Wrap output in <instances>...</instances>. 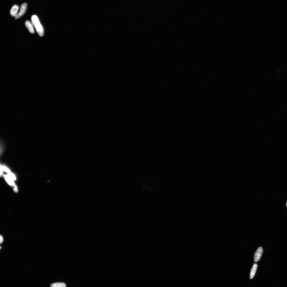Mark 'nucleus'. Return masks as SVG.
Listing matches in <instances>:
<instances>
[{
	"mask_svg": "<svg viewBox=\"0 0 287 287\" xmlns=\"http://www.w3.org/2000/svg\"><path fill=\"white\" fill-rule=\"evenodd\" d=\"M2 168L3 170H4L6 172H7L9 175V176L13 180H15L16 179V178L14 175L12 173L11 171L9 170L7 167H6L5 166H2Z\"/></svg>",
	"mask_w": 287,
	"mask_h": 287,
	"instance_id": "obj_8",
	"label": "nucleus"
},
{
	"mask_svg": "<svg viewBox=\"0 0 287 287\" xmlns=\"http://www.w3.org/2000/svg\"><path fill=\"white\" fill-rule=\"evenodd\" d=\"M66 285L65 283H57L52 284L51 285V287H65Z\"/></svg>",
	"mask_w": 287,
	"mask_h": 287,
	"instance_id": "obj_10",
	"label": "nucleus"
},
{
	"mask_svg": "<svg viewBox=\"0 0 287 287\" xmlns=\"http://www.w3.org/2000/svg\"><path fill=\"white\" fill-rule=\"evenodd\" d=\"M31 21L32 24L34 26L36 24L40 22L38 16L35 15H33L32 16Z\"/></svg>",
	"mask_w": 287,
	"mask_h": 287,
	"instance_id": "obj_9",
	"label": "nucleus"
},
{
	"mask_svg": "<svg viewBox=\"0 0 287 287\" xmlns=\"http://www.w3.org/2000/svg\"><path fill=\"white\" fill-rule=\"evenodd\" d=\"M27 4L24 3L21 6L20 11L18 14L15 16V19H17L23 15L25 13L27 7Z\"/></svg>",
	"mask_w": 287,
	"mask_h": 287,
	"instance_id": "obj_3",
	"label": "nucleus"
},
{
	"mask_svg": "<svg viewBox=\"0 0 287 287\" xmlns=\"http://www.w3.org/2000/svg\"><path fill=\"white\" fill-rule=\"evenodd\" d=\"M1 166V168H0V169H1V175L2 174V167L1 166Z\"/></svg>",
	"mask_w": 287,
	"mask_h": 287,
	"instance_id": "obj_12",
	"label": "nucleus"
},
{
	"mask_svg": "<svg viewBox=\"0 0 287 287\" xmlns=\"http://www.w3.org/2000/svg\"><path fill=\"white\" fill-rule=\"evenodd\" d=\"M19 7L18 6L15 5L13 6L10 11V14L13 16H15L17 15Z\"/></svg>",
	"mask_w": 287,
	"mask_h": 287,
	"instance_id": "obj_5",
	"label": "nucleus"
},
{
	"mask_svg": "<svg viewBox=\"0 0 287 287\" xmlns=\"http://www.w3.org/2000/svg\"><path fill=\"white\" fill-rule=\"evenodd\" d=\"M258 267V265L256 264L255 263L254 264L252 268L251 271L250 278V279H252L254 278V276H255Z\"/></svg>",
	"mask_w": 287,
	"mask_h": 287,
	"instance_id": "obj_7",
	"label": "nucleus"
},
{
	"mask_svg": "<svg viewBox=\"0 0 287 287\" xmlns=\"http://www.w3.org/2000/svg\"><path fill=\"white\" fill-rule=\"evenodd\" d=\"M25 25L27 28L30 32L33 34L34 32V29L32 24L29 21H26L25 22Z\"/></svg>",
	"mask_w": 287,
	"mask_h": 287,
	"instance_id": "obj_6",
	"label": "nucleus"
},
{
	"mask_svg": "<svg viewBox=\"0 0 287 287\" xmlns=\"http://www.w3.org/2000/svg\"><path fill=\"white\" fill-rule=\"evenodd\" d=\"M263 252V249L262 247H260L257 250L254 257V260L255 262L259 261L262 256Z\"/></svg>",
	"mask_w": 287,
	"mask_h": 287,
	"instance_id": "obj_1",
	"label": "nucleus"
},
{
	"mask_svg": "<svg viewBox=\"0 0 287 287\" xmlns=\"http://www.w3.org/2000/svg\"><path fill=\"white\" fill-rule=\"evenodd\" d=\"M34 27L39 35L41 37L43 36L44 34V29L40 22L36 24L35 25Z\"/></svg>",
	"mask_w": 287,
	"mask_h": 287,
	"instance_id": "obj_2",
	"label": "nucleus"
},
{
	"mask_svg": "<svg viewBox=\"0 0 287 287\" xmlns=\"http://www.w3.org/2000/svg\"><path fill=\"white\" fill-rule=\"evenodd\" d=\"M3 241V238L1 236H0V243L1 244L2 243Z\"/></svg>",
	"mask_w": 287,
	"mask_h": 287,
	"instance_id": "obj_11",
	"label": "nucleus"
},
{
	"mask_svg": "<svg viewBox=\"0 0 287 287\" xmlns=\"http://www.w3.org/2000/svg\"></svg>",
	"mask_w": 287,
	"mask_h": 287,
	"instance_id": "obj_14",
	"label": "nucleus"
},
{
	"mask_svg": "<svg viewBox=\"0 0 287 287\" xmlns=\"http://www.w3.org/2000/svg\"><path fill=\"white\" fill-rule=\"evenodd\" d=\"M1 247H0V249H1Z\"/></svg>",
	"mask_w": 287,
	"mask_h": 287,
	"instance_id": "obj_13",
	"label": "nucleus"
},
{
	"mask_svg": "<svg viewBox=\"0 0 287 287\" xmlns=\"http://www.w3.org/2000/svg\"><path fill=\"white\" fill-rule=\"evenodd\" d=\"M4 177L7 182L13 187L15 192L16 193L18 191L17 187H16L14 182H13V180L9 175H5L4 176Z\"/></svg>",
	"mask_w": 287,
	"mask_h": 287,
	"instance_id": "obj_4",
	"label": "nucleus"
}]
</instances>
